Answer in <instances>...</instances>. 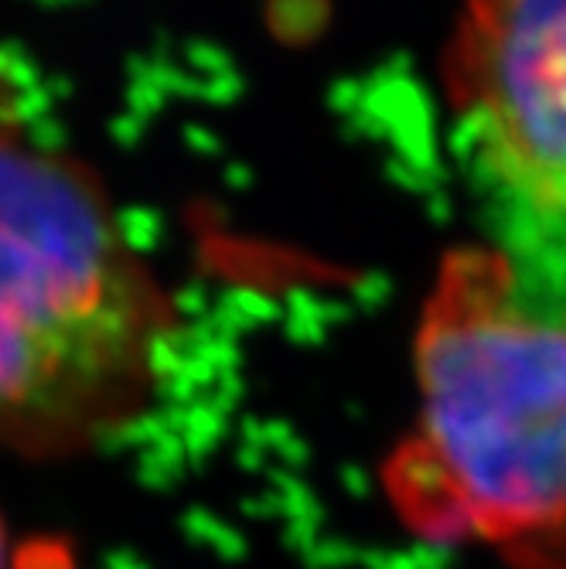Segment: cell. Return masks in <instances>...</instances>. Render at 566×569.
<instances>
[{
  "mask_svg": "<svg viewBox=\"0 0 566 569\" xmlns=\"http://www.w3.org/2000/svg\"><path fill=\"white\" fill-rule=\"evenodd\" d=\"M168 335V297L107 191L0 59V433L62 450L123 427Z\"/></svg>",
  "mask_w": 566,
  "mask_h": 569,
  "instance_id": "6da1fadb",
  "label": "cell"
},
{
  "mask_svg": "<svg viewBox=\"0 0 566 569\" xmlns=\"http://www.w3.org/2000/svg\"><path fill=\"white\" fill-rule=\"evenodd\" d=\"M409 485L512 569H566V283L450 249L420 310Z\"/></svg>",
  "mask_w": 566,
  "mask_h": 569,
  "instance_id": "7a4b0ae2",
  "label": "cell"
},
{
  "mask_svg": "<svg viewBox=\"0 0 566 569\" xmlns=\"http://www.w3.org/2000/svg\"><path fill=\"white\" fill-rule=\"evenodd\" d=\"M444 86L523 263L566 270V0H465Z\"/></svg>",
  "mask_w": 566,
  "mask_h": 569,
  "instance_id": "3957f363",
  "label": "cell"
},
{
  "mask_svg": "<svg viewBox=\"0 0 566 569\" xmlns=\"http://www.w3.org/2000/svg\"><path fill=\"white\" fill-rule=\"evenodd\" d=\"M0 569H4V532H0Z\"/></svg>",
  "mask_w": 566,
  "mask_h": 569,
  "instance_id": "277c9868",
  "label": "cell"
}]
</instances>
